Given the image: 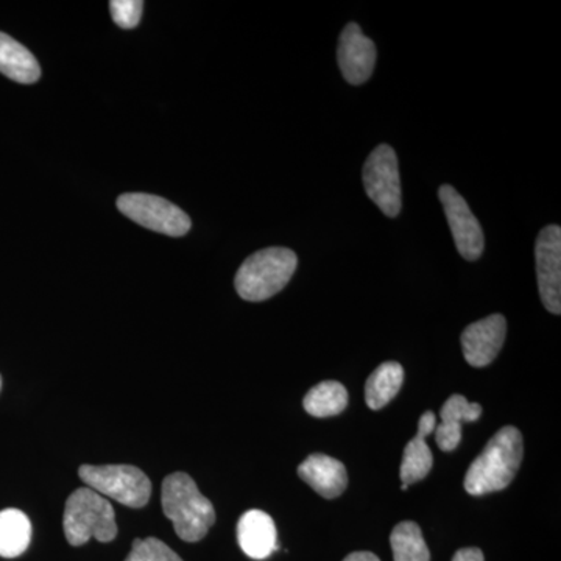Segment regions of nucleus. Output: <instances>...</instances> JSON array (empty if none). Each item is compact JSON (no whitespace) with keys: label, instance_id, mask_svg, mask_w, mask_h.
I'll use <instances>...</instances> for the list:
<instances>
[{"label":"nucleus","instance_id":"obj_1","mask_svg":"<svg viewBox=\"0 0 561 561\" xmlns=\"http://www.w3.org/2000/svg\"><path fill=\"white\" fill-rule=\"evenodd\" d=\"M524 443L522 432L513 426L502 427L472 461L465 476V490L471 496L507 489L522 467Z\"/></svg>","mask_w":561,"mask_h":561},{"label":"nucleus","instance_id":"obj_2","mask_svg":"<svg viewBox=\"0 0 561 561\" xmlns=\"http://www.w3.org/2000/svg\"><path fill=\"white\" fill-rule=\"evenodd\" d=\"M162 512L171 519L181 540L197 542L216 524L213 502L203 496L197 483L186 472H173L162 482Z\"/></svg>","mask_w":561,"mask_h":561},{"label":"nucleus","instance_id":"obj_3","mask_svg":"<svg viewBox=\"0 0 561 561\" xmlns=\"http://www.w3.org/2000/svg\"><path fill=\"white\" fill-rule=\"evenodd\" d=\"M298 257L284 247H271L247 257L236 275L234 286L245 301H264L289 284Z\"/></svg>","mask_w":561,"mask_h":561},{"label":"nucleus","instance_id":"obj_4","mask_svg":"<svg viewBox=\"0 0 561 561\" xmlns=\"http://www.w3.org/2000/svg\"><path fill=\"white\" fill-rule=\"evenodd\" d=\"M62 527L70 546L87 545L91 538L110 542L117 537L113 505L98 491L88 486L73 491L66 501Z\"/></svg>","mask_w":561,"mask_h":561},{"label":"nucleus","instance_id":"obj_5","mask_svg":"<svg viewBox=\"0 0 561 561\" xmlns=\"http://www.w3.org/2000/svg\"><path fill=\"white\" fill-rule=\"evenodd\" d=\"M79 476L88 489L98 491L103 497H111L127 507L142 508L150 501V479L146 472L131 465H83L80 467Z\"/></svg>","mask_w":561,"mask_h":561},{"label":"nucleus","instance_id":"obj_6","mask_svg":"<svg viewBox=\"0 0 561 561\" xmlns=\"http://www.w3.org/2000/svg\"><path fill=\"white\" fill-rule=\"evenodd\" d=\"M117 208L128 219L160 234L180 238L191 231L190 216L179 206L151 194H124L117 198Z\"/></svg>","mask_w":561,"mask_h":561},{"label":"nucleus","instance_id":"obj_7","mask_svg":"<svg viewBox=\"0 0 561 561\" xmlns=\"http://www.w3.org/2000/svg\"><path fill=\"white\" fill-rule=\"evenodd\" d=\"M364 186L368 197L386 214L397 217L402 208L400 165L394 150L387 144L376 147L365 161Z\"/></svg>","mask_w":561,"mask_h":561},{"label":"nucleus","instance_id":"obj_8","mask_svg":"<svg viewBox=\"0 0 561 561\" xmlns=\"http://www.w3.org/2000/svg\"><path fill=\"white\" fill-rule=\"evenodd\" d=\"M438 198L445 209L460 256L467 261H478L482 256L485 239L481 224L476 219L470 206L451 184H443L438 190Z\"/></svg>","mask_w":561,"mask_h":561},{"label":"nucleus","instance_id":"obj_9","mask_svg":"<svg viewBox=\"0 0 561 561\" xmlns=\"http://www.w3.org/2000/svg\"><path fill=\"white\" fill-rule=\"evenodd\" d=\"M538 289L542 305L549 312L561 313V228L549 225L542 228L535 243Z\"/></svg>","mask_w":561,"mask_h":561},{"label":"nucleus","instance_id":"obj_10","mask_svg":"<svg viewBox=\"0 0 561 561\" xmlns=\"http://www.w3.org/2000/svg\"><path fill=\"white\" fill-rule=\"evenodd\" d=\"M375 43L362 33L359 24L350 22L339 38L337 61L343 79L350 84H362L370 79L376 66Z\"/></svg>","mask_w":561,"mask_h":561},{"label":"nucleus","instance_id":"obj_11","mask_svg":"<svg viewBox=\"0 0 561 561\" xmlns=\"http://www.w3.org/2000/svg\"><path fill=\"white\" fill-rule=\"evenodd\" d=\"M507 335V321L501 313L470 324L461 334L465 360L474 368H482L496 359Z\"/></svg>","mask_w":561,"mask_h":561},{"label":"nucleus","instance_id":"obj_12","mask_svg":"<svg viewBox=\"0 0 561 561\" xmlns=\"http://www.w3.org/2000/svg\"><path fill=\"white\" fill-rule=\"evenodd\" d=\"M298 476L327 500L341 496L348 485L345 465L324 454H312L298 467Z\"/></svg>","mask_w":561,"mask_h":561},{"label":"nucleus","instance_id":"obj_13","mask_svg":"<svg viewBox=\"0 0 561 561\" xmlns=\"http://www.w3.org/2000/svg\"><path fill=\"white\" fill-rule=\"evenodd\" d=\"M238 540L242 551L254 560L267 559L278 549L275 523L262 511L243 513L238 524Z\"/></svg>","mask_w":561,"mask_h":561},{"label":"nucleus","instance_id":"obj_14","mask_svg":"<svg viewBox=\"0 0 561 561\" xmlns=\"http://www.w3.org/2000/svg\"><path fill=\"white\" fill-rule=\"evenodd\" d=\"M435 426H437V419H435L434 413L426 412L421 415L419 432L408 443L404 454H402L400 474L404 485L423 481L430 474L432 465H434V457H432L426 438L435 431Z\"/></svg>","mask_w":561,"mask_h":561},{"label":"nucleus","instance_id":"obj_15","mask_svg":"<svg viewBox=\"0 0 561 561\" xmlns=\"http://www.w3.org/2000/svg\"><path fill=\"white\" fill-rule=\"evenodd\" d=\"M482 415V405L470 402L461 394H453L443 404L442 423L435 426V442L445 453H451L461 440V424L478 421Z\"/></svg>","mask_w":561,"mask_h":561},{"label":"nucleus","instance_id":"obj_16","mask_svg":"<svg viewBox=\"0 0 561 561\" xmlns=\"http://www.w3.org/2000/svg\"><path fill=\"white\" fill-rule=\"evenodd\" d=\"M0 72L21 84L36 83L41 77L39 62L27 47L0 32Z\"/></svg>","mask_w":561,"mask_h":561},{"label":"nucleus","instance_id":"obj_17","mask_svg":"<svg viewBox=\"0 0 561 561\" xmlns=\"http://www.w3.org/2000/svg\"><path fill=\"white\" fill-rule=\"evenodd\" d=\"M404 370L398 362L379 365L365 383V401L373 411H381L401 390Z\"/></svg>","mask_w":561,"mask_h":561},{"label":"nucleus","instance_id":"obj_18","mask_svg":"<svg viewBox=\"0 0 561 561\" xmlns=\"http://www.w3.org/2000/svg\"><path fill=\"white\" fill-rule=\"evenodd\" d=\"M32 540V524L24 512L7 508L0 512V557L16 559L27 551Z\"/></svg>","mask_w":561,"mask_h":561},{"label":"nucleus","instance_id":"obj_19","mask_svg":"<svg viewBox=\"0 0 561 561\" xmlns=\"http://www.w3.org/2000/svg\"><path fill=\"white\" fill-rule=\"evenodd\" d=\"M302 405L316 419H330L345 411L348 405V391L337 381L320 382L308 391Z\"/></svg>","mask_w":561,"mask_h":561},{"label":"nucleus","instance_id":"obj_20","mask_svg":"<svg viewBox=\"0 0 561 561\" xmlns=\"http://www.w3.org/2000/svg\"><path fill=\"white\" fill-rule=\"evenodd\" d=\"M390 545L394 561H431V552L419 524H398L391 531Z\"/></svg>","mask_w":561,"mask_h":561},{"label":"nucleus","instance_id":"obj_21","mask_svg":"<svg viewBox=\"0 0 561 561\" xmlns=\"http://www.w3.org/2000/svg\"><path fill=\"white\" fill-rule=\"evenodd\" d=\"M125 561H183L179 553L172 551L165 542L158 538L135 540L130 556Z\"/></svg>","mask_w":561,"mask_h":561},{"label":"nucleus","instance_id":"obj_22","mask_svg":"<svg viewBox=\"0 0 561 561\" xmlns=\"http://www.w3.org/2000/svg\"><path fill=\"white\" fill-rule=\"evenodd\" d=\"M142 9V0H113L110 3L113 21L121 28H125V31H130V28H135L139 24Z\"/></svg>","mask_w":561,"mask_h":561},{"label":"nucleus","instance_id":"obj_23","mask_svg":"<svg viewBox=\"0 0 561 561\" xmlns=\"http://www.w3.org/2000/svg\"><path fill=\"white\" fill-rule=\"evenodd\" d=\"M453 561H485V559L481 549L465 548L454 553Z\"/></svg>","mask_w":561,"mask_h":561},{"label":"nucleus","instance_id":"obj_24","mask_svg":"<svg viewBox=\"0 0 561 561\" xmlns=\"http://www.w3.org/2000/svg\"><path fill=\"white\" fill-rule=\"evenodd\" d=\"M343 561H381L371 552H354L350 553Z\"/></svg>","mask_w":561,"mask_h":561},{"label":"nucleus","instance_id":"obj_25","mask_svg":"<svg viewBox=\"0 0 561 561\" xmlns=\"http://www.w3.org/2000/svg\"><path fill=\"white\" fill-rule=\"evenodd\" d=\"M0 390H2V376H0Z\"/></svg>","mask_w":561,"mask_h":561}]
</instances>
